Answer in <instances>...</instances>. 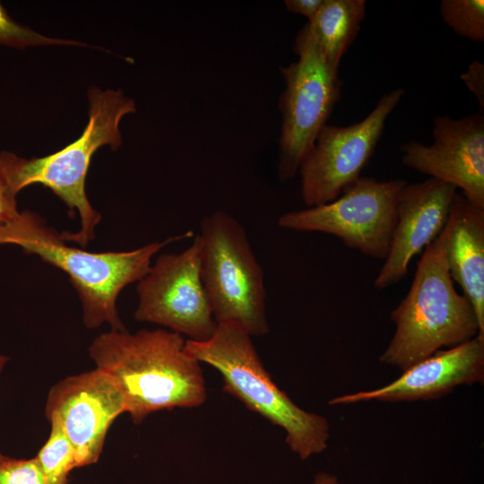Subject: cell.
<instances>
[{"instance_id": "obj_14", "label": "cell", "mask_w": 484, "mask_h": 484, "mask_svg": "<svg viewBox=\"0 0 484 484\" xmlns=\"http://www.w3.org/2000/svg\"><path fill=\"white\" fill-rule=\"evenodd\" d=\"M457 189L428 178L406 183L397 200V220L389 252L374 286L385 289L403 279L412 258L421 253L445 227Z\"/></svg>"}, {"instance_id": "obj_20", "label": "cell", "mask_w": 484, "mask_h": 484, "mask_svg": "<svg viewBox=\"0 0 484 484\" xmlns=\"http://www.w3.org/2000/svg\"><path fill=\"white\" fill-rule=\"evenodd\" d=\"M21 160V157L12 151H0V227L20 213L14 176Z\"/></svg>"}, {"instance_id": "obj_22", "label": "cell", "mask_w": 484, "mask_h": 484, "mask_svg": "<svg viewBox=\"0 0 484 484\" xmlns=\"http://www.w3.org/2000/svg\"><path fill=\"white\" fill-rule=\"evenodd\" d=\"M461 80L475 96L480 109L484 108V65L480 61L473 60L468 65L467 71L460 75Z\"/></svg>"}, {"instance_id": "obj_15", "label": "cell", "mask_w": 484, "mask_h": 484, "mask_svg": "<svg viewBox=\"0 0 484 484\" xmlns=\"http://www.w3.org/2000/svg\"><path fill=\"white\" fill-rule=\"evenodd\" d=\"M446 260L449 273L471 302L484 336V209L462 194L454 195L447 219Z\"/></svg>"}, {"instance_id": "obj_1", "label": "cell", "mask_w": 484, "mask_h": 484, "mask_svg": "<svg viewBox=\"0 0 484 484\" xmlns=\"http://www.w3.org/2000/svg\"><path fill=\"white\" fill-rule=\"evenodd\" d=\"M185 342L181 334L164 329L110 330L93 340L89 355L114 380L138 424L152 412L205 402L201 363L186 352Z\"/></svg>"}, {"instance_id": "obj_5", "label": "cell", "mask_w": 484, "mask_h": 484, "mask_svg": "<svg viewBox=\"0 0 484 484\" xmlns=\"http://www.w3.org/2000/svg\"><path fill=\"white\" fill-rule=\"evenodd\" d=\"M88 122L82 134L61 150L39 158H22L14 176L18 191L41 185L58 196L72 212L80 217V229L64 232L68 242L85 246L94 238L100 214L93 209L85 191V180L94 153L108 145L111 150L122 144L120 122L135 112L134 100L122 90L91 87L88 91Z\"/></svg>"}, {"instance_id": "obj_8", "label": "cell", "mask_w": 484, "mask_h": 484, "mask_svg": "<svg viewBox=\"0 0 484 484\" xmlns=\"http://www.w3.org/2000/svg\"><path fill=\"white\" fill-rule=\"evenodd\" d=\"M402 179L359 177L333 201L282 214L279 227L333 235L367 256L385 259L396 224Z\"/></svg>"}, {"instance_id": "obj_19", "label": "cell", "mask_w": 484, "mask_h": 484, "mask_svg": "<svg viewBox=\"0 0 484 484\" xmlns=\"http://www.w3.org/2000/svg\"><path fill=\"white\" fill-rule=\"evenodd\" d=\"M0 45L25 49L39 46H65L92 48L81 41L45 36L15 22L0 3Z\"/></svg>"}, {"instance_id": "obj_23", "label": "cell", "mask_w": 484, "mask_h": 484, "mask_svg": "<svg viewBox=\"0 0 484 484\" xmlns=\"http://www.w3.org/2000/svg\"><path fill=\"white\" fill-rule=\"evenodd\" d=\"M324 0H286L285 6L289 12L301 14L310 22L319 11Z\"/></svg>"}, {"instance_id": "obj_4", "label": "cell", "mask_w": 484, "mask_h": 484, "mask_svg": "<svg viewBox=\"0 0 484 484\" xmlns=\"http://www.w3.org/2000/svg\"><path fill=\"white\" fill-rule=\"evenodd\" d=\"M251 337L238 325L218 324L209 339L186 340L185 350L220 374L226 393L282 428L286 444L301 460L323 453L330 438L329 421L298 407L278 387L264 368Z\"/></svg>"}, {"instance_id": "obj_16", "label": "cell", "mask_w": 484, "mask_h": 484, "mask_svg": "<svg viewBox=\"0 0 484 484\" xmlns=\"http://www.w3.org/2000/svg\"><path fill=\"white\" fill-rule=\"evenodd\" d=\"M365 15L364 0H324L316 15L308 22L312 35L333 67L339 69Z\"/></svg>"}, {"instance_id": "obj_17", "label": "cell", "mask_w": 484, "mask_h": 484, "mask_svg": "<svg viewBox=\"0 0 484 484\" xmlns=\"http://www.w3.org/2000/svg\"><path fill=\"white\" fill-rule=\"evenodd\" d=\"M45 445L35 456L48 484H67L72 470L78 468L75 450L55 421Z\"/></svg>"}, {"instance_id": "obj_9", "label": "cell", "mask_w": 484, "mask_h": 484, "mask_svg": "<svg viewBox=\"0 0 484 484\" xmlns=\"http://www.w3.org/2000/svg\"><path fill=\"white\" fill-rule=\"evenodd\" d=\"M134 318L159 324L203 341L215 332L216 323L201 277L197 238L184 251L160 255L137 282Z\"/></svg>"}, {"instance_id": "obj_11", "label": "cell", "mask_w": 484, "mask_h": 484, "mask_svg": "<svg viewBox=\"0 0 484 484\" xmlns=\"http://www.w3.org/2000/svg\"><path fill=\"white\" fill-rule=\"evenodd\" d=\"M124 412L126 406L120 390L97 367L60 380L46 402V416L72 443L78 467L98 462L110 426Z\"/></svg>"}, {"instance_id": "obj_12", "label": "cell", "mask_w": 484, "mask_h": 484, "mask_svg": "<svg viewBox=\"0 0 484 484\" xmlns=\"http://www.w3.org/2000/svg\"><path fill=\"white\" fill-rule=\"evenodd\" d=\"M434 142L411 140L401 146L403 165L447 183L475 206L484 209V116L478 111L462 118L437 116Z\"/></svg>"}, {"instance_id": "obj_2", "label": "cell", "mask_w": 484, "mask_h": 484, "mask_svg": "<svg viewBox=\"0 0 484 484\" xmlns=\"http://www.w3.org/2000/svg\"><path fill=\"white\" fill-rule=\"evenodd\" d=\"M190 237L189 231L129 251L90 252L67 245L62 233L48 226L33 212H20L0 227V245L18 246L26 254L38 255L68 275L79 295L87 328L107 324L114 331L125 330L117 308L120 292L144 277L153 256L162 247Z\"/></svg>"}, {"instance_id": "obj_10", "label": "cell", "mask_w": 484, "mask_h": 484, "mask_svg": "<svg viewBox=\"0 0 484 484\" xmlns=\"http://www.w3.org/2000/svg\"><path fill=\"white\" fill-rule=\"evenodd\" d=\"M403 94V89L385 94L360 122L347 126H323L298 169L301 195L307 207L333 201L360 177L382 136L387 117Z\"/></svg>"}, {"instance_id": "obj_13", "label": "cell", "mask_w": 484, "mask_h": 484, "mask_svg": "<svg viewBox=\"0 0 484 484\" xmlns=\"http://www.w3.org/2000/svg\"><path fill=\"white\" fill-rule=\"evenodd\" d=\"M390 384L369 391L335 397L331 405L359 402H412L439 398L462 385L484 381V336L439 350L414 364Z\"/></svg>"}, {"instance_id": "obj_18", "label": "cell", "mask_w": 484, "mask_h": 484, "mask_svg": "<svg viewBox=\"0 0 484 484\" xmlns=\"http://www.w3.org/2000/svg\"><path fill=\"white\" fill-rule=\"evenodd\" d=\"M440 13L456 34L476 42L484 40V0H443Z\"/></svg>"}, {"instance_id": "obj_7", "label": "cell", "mask_w": 484, "mask_h": 484, "mask_svg": "<svg viewBox=\"0 0 484 484\" xmlns=\"http://www.w3.org/2000/svg\"><path fill=\"white\" fill-rule=\"evenodd\" d=\"M298 60L281 67L285 88L279 99L282 117L277 172L281 181L293 178L326 125L341 94L338 69L326 60L308 25L297 33Z\"/></svg>"}, {"instance_id": "obj_24", "label": "cell", "mask_w": 484, "mask_h": 484, "mask_svg": "<svg viewBox=\"0 0 484 484\" xmlns=\"http://www.w3.org/2000/svg\"><path fill=\"white\" fill-rule=\"evenodd\" d=\"M313 484H343L337 476L326 471H320L315 474Z\"/></svg>"}, {"instance_id": "obj_21", "label": "cell", "mask_w": 484, "mask_h": 484, "mask_svg": "<svg viewBox=\"0 0 484 484\" xmlns=\"http://www.w3.org/2000/svg\"><path fill=\"white\" fill-rule=\"evenodd\" d=\"M0 484H48L36 457L0 458Z\"/></svg>"}, {"instance_id": "obj_25", "label": "cell", "mask_w": 484, "mask_h": 484, "mask_svg": "<svg viewBox=\"0 0 484 484\" xmlns=\"http://www.w3.org/2000/svg\"><path fill=\"white\" fill-rule=\"evenodd\" d=\"M9 360V358L7 356H4V355H0V374L2 373L4 367H5L6 363L8 362ZM4 454L2 453H0V458L3 456Z\"/></svg>"}, {"instance_id": "obj_6", "label": "cell", "mask_w": 484, "mask_h": 484, "mask_svg": "<svg viewBox=\"0 0 484 484\" xmlns=\"http://www.w3.org/2000/svg\"><path fill=\"white\" fill-rule=\"evenodd\" d=\"M201 277L217 324H232L251 336L269 330L264 272L243 226L217 211L201 221Z\"/></svg>"}, {"instance_id": "obj_3", "label": "cell", "mask_w": 484, "mask_h": 484, "mask_svg": "<svg viewBox=\"0 0 484 484\" xmlns=\"http://www.w3.org/2000/svg\"><path fill=\"white\" fill-rule=\"evenodd\" d=\"M447 221L424 249L411 286L392 311L395 332L379 360L404 371L443 347L479 335L475 311L454 285L446 260Z\"/></svg>"}]
</instances>
